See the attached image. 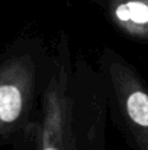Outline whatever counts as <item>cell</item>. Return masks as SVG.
Segmentation results:
<instances>
[{"instance_id": "6da1fadb", "label": "cell", "mask_w": 148, "mask_h": 150, "mask_svg": "<svg viewBox=\"0 0 148 150\" xmlns=\"http://www.w3.org/2000/svg\"><path fill=\"white\" fill-rule=\"evenodd\" d=\"M54 58L38 115L36 150H106L109 98L100 70L74 55L65 35Z\"/></svg>"}, {"instance_id": "7a4b0ae2", "label": "cell", "mask_w": 148, "mask_h": 150, "mask_svg": "<svg viewBox=\"0 0 148 150\" xmlns=\"http://www.w3.org/2000/svg\"><path fill=\"white\" fill-rule=\"evenodd\" d=\"M55 67L54 52L39 40H19L0 57V144L34 121Z\"/></svg>"}, {"instance_id": "3957f363", "label": "cell", "mask_w": 148, "mask_h": 150, "mask_svg": "<svg viewBox=\"0 0 148 150\" xmlns=\"http://www.w3.org/2000/svg\"><path fill=\"white\" fill-rule=\"evenodd\" d=\"M99 70L105 79L109 114L132 150H148V83L112 48L102 51Z\"/></svg>"}, {"instance_id": "277c9868", "label": "cell", "mask_w": 148, "mask_h": 150, "mask_svg": "<svg viewBox=\"0 0 148 150\" xmlns=\"http://www.w3.org/2000/svg\"><path fill=\"white\" fill-rule=\"evenodd\" d=\"M112 22L129 40L148 42V0H106Z\"/></svg>"}]
</instances>
